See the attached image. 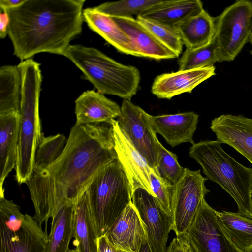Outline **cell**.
I'll return each instance as SVG.
<instances>
[{"label":"cell","instance_id":"6da1fadb","mask_svg":"<svg viewBox=\"0 0 252 252\" xmlns=\"http://www.w3.org/2000/svg\"><path fill=\"white\" fill-rule=\"evenodd\" d=\"M117 160L111 124L76 123L58 159L33 171L26 183L34 219L46 227L64 206L76 202L99 171Z\"/></svg>","mask_w":252,"mask_h":252},{"label":"cell","instance_id":"7a4b0ae2","mask_svg":"<svg viewBox=\"0 0 252 252\" xmlns=\"http://www.w3.org/2000/svg\"><path fill=\"white\" fill-rule=\"evenodd\" d=\"M84 0H26L8 9L14 54L23 61L46 52L63 55L80 34Z\"/></svg>","mask_w":252,"mask_h":252},{"label":"cell","instance_id":"3957f363","mask_svg":"<svg viewBox=\"0 0 252 252\" xmlns=\"http://www.w3.org/2000/svg\"><path fill=\"white\" fill-rule=\"evenodd\" d=\"M189 156L200 165L207 180L219 185L232 197L239 214L252 218V168L235 160L217 140L195 143L190 147Z\"/></svg>","mask_w":252,"mask_h":252},{"label":"cell","instance_id":"277c9868","mask_svg":"<svg viewBox=\"0 0 252 252\" xmlns=\"http://www.w3.org/2000/svg\"><path fill=\"white\" fill-rule=\"evenodd\" d=\"M21 75L22 93L17 158L15 178L22 184L31 177L38 143L43 135L39 112V96L42 82L40 64L32 59L17 65Z\"/></svg>","mask_w":252,"mask_h":252},{"label":"cell","instance_id":"5b68a950","mask_svg":"<svg viewBox=\"0 0 252 252\" xmlns=\"http://www.w3.org/2000/svg\"><path fill=\"white\" fill-rule=\"evenodd\" d=\"M64 56L69 59L103 94L130 100L138 90L139 70L122 64L98 49L81 45H70Z\"/></svg>","mask_w":252,"mask_h":252},{"label":"cell","instance_id":"8992f818","mask_svg":"<svg viewBox=\"0 0 252 252\" xmlns=\"http://www.w3.org/2000/svg\"><path fill=\"white\" fill-rule=\"evenodd\" d=\"M98 237L105 235L131 202L129 181L118 160L102 168L86 190Z\"/></svg>","mask_w":252,"mask_h":252},{"label":"cell","instance_id":"52a82bcc","mask_svg":"<svg viewBox=\"0 0 252 252\" xmlns=\"http://www.w3.org/2000/svg\"><path fill=\"white\" fill-rule=\"evenodd\" d=\"M218 62L234 60L252 32V1L238 0L213 17Z\"/></svg>","mask_w":252,"mask_h":252},{"label":"cell","instance_id":"ba28073f","mask_svg":"<svg viewBox=\"0 0 252 252\" xmlns=\"http://www.w3.org/2000/svg\"><path fill=\"white\" fill-rule=\"evenodd\" d=\"M200 169L185 168L184 176L174 186L172 209V230L176 236L185 233L191 224L205 195L210 190L205 186L207 179Z\"/></svg>","mask_w":252,"mask_h":252},{"label":"cell","instance_id":"9c48e42d","mask_svg":"<svg viewBox=\"0 0 252 252\" xmlns=\"http://www.w3.org/2000/svg\"><path fill=\"white\" fill-rule=\"evenodd\" d=\"M149 114L130 100L123 99L119 126L132 144L154 170L158 156V140L149 119Z\"/></svg>","mask_w":252,"mask_h":252},{"label":"cell","instance_id":"30bf717a","mask_svg":"<svg viewBox=\"0 0 252 252\" xmlns=\"http://www.w3.org/2000/svg\"><path fill=\"white\" fill-rule=\"evenodd\" d=\"M194 252H243L223 230L217 211L204 199L186 232Z\"/></svg>","mask_w":252,"mask_h":252},{"label":"cell","instance_id":"8fae6325","mask_svg":"<svg viewBox=\"0 0 252 252\" xmlns=\"http://www.w3.org/2000/svg\"><path fill=\"white\" fill-rule=\"evenodd\" d=\"M131 202L145 226L147 241L152 252H165L173 217L163 210L156 197L142 188L132 194Z\"/></svg>","mask_w":252,"mask_h":252},{"label":"cell","instance_id":"7c38bea8","mask_svg":"<svg viewBox=\"0 0 252 252\" xmlns=\"http://www.w3.org/2000/svg\"><path fill=\"white\" fill-rule=\"evenodd\" d=\"M112 125L118 160L129 181L132 193L136 189L142 188L156 197L150 181L152 168L121 129L117 120Z\"/></svg>","mask_w":252,"mask_h":252},{"label":"cell","instance_id":"4fadbf2b","mask_svg":"<svg viewBox=\"0 0 252 252\" xmlns=\"http://www.w3.org/2000/svg\"><path fill=\"white\" fill-rule=\"evenodd\" d=\"M210 129L218 141L233 148L252 164V119L223 114L211 121Z\"/></svg>","mask_w":252,"mask_h":252},{"label":"cell","instance_id":"5bb4252c","mask_svg":"<svg viewBox=\"0 0 252 252\" xmlns=\"http://www.w3.org/2000/svg\"><path fill=\"white\" fill-rule=\"evenodd\" d=\"M48 241L46 229L27 214L17 230L0 225V252H46Z\"/></svg>","mask_w":252,"mask_h":252},{"label":"cell","instance_id":"9a60e30c","mask_svg":"<svg viewBox=\"0 0 252 252\" xmlns=\"http://www.w3.org/2000/svg\"><path fill=\"white\" fill-rule=\"evenodd\" d=\"M115 247L127 252H139L147 240L145 226L132 202L105 235Z\"/></svg>","mask_w":252,"mask_h":252},{"label":"cell","instance_id":"2e32d148","mask_svg":"<svg viewBox=\"0 0 252 252\" xmlns=\"http://www.w3.org/2000/svg\"><path fill=\"white\" fill-rule=\"evenodd\" d=\"M215 74L214 66L163 73L157 76L151 88L159 98L170 99L185 93H191L198 85Z\"/></svg>","mask_w":252,"mask_h":252},{"label":"cell","instance_id":"e0dca14e","mask_svg":"<svg viewBox=\"0 0 252 252\" xmlns=\"http://www.w3.org/2000/svg\"><path fill=\"white\" fill-rule=\"evenodd\" d=\"M150 124L156 133L174 147L183 143L194 144L193 137L197 128L199 115L194 112L152 116L149 115Z\"/></svg>","mask_w":252,"mask_h":252},{"label":"cell","instance_id":"ac0fdd59","mask_svg":"<svg viewBox=\"0 0 252 252\" xmlns=\"http://www.w3.org/2000/svg\"><path fill=\"white\" fill-rule=\"evenodd\" d=\"M76 123H109L121 114V107L104 94L94 90L84 92L75 100Z\"/></svg>","mask_w":252,"mask_h":252},{"label":"cell","instance_id":"d6986e66","mask_svg":"<svg viewBox=\"0 0 252 252\" xmlns=\"http://www.w3.org/2000/svg\"><path fill=\"white\" fill-rule=\"evenodd\" d=\"M19 125L20 113L0 115V197L4 196L6 178L16 166Z\"/></svg>","mask_w":252,"mask_h":252},{"label":"cell","instance_id":"ffe728a7","mask_svg":"<svg viewBox=\"0 0 252 252\" xmlns=\"http://www.w3.org/2000/svg\"><path fill=\"white\" fill-rule=\"evenodd\" d=\"M83 16L84 20L92 30L119 51L137 56L131 38L112 17L96 11L94 8L83 10Z\"/></svg>","mask_w":252,"mask_h":252},{"label":"cell","instance_id":"44dd1931","mask_svg":"<svg viewBox=\"0 0 252 252\" xmlns=\"http://www.w3.org/2000/svg\"><path fill=\"white\" fill-rule=\"evenodd\" d=\"M111 17L131 38L136 49L138 57L155 60L178 57L159 42L136 19L133 17Z\"/></svg>","mask_w":252,"mask_h":252},{"label":"cell","instance_id":"7402d4cb","mask_svg":"<svg viewBox=\"0 0 252 252\" xmlns=\"http://www.w3.org/2000/svg\"><path fill=\"white\" fill-rule=\"evenodd\" d=\"M203 10L199 0H162L138 16L174 28Z\"/></svg>","mask_w":252,"mask_h":252},{"label":"cell","instance_id":"603a6c76","mask_svg":"<svg viewBox=\"0 0 252 252\" xmlns=\"http://www.w3.org/2000/svg\"><path fill=\"white\" fill-rule=\"evenodd\" d=\"M73 241L78 252H98V236L86 191L75 203L73 216Z\"/></svg>","mask_w":252,"mask_h":252},{"label":"cell","instance_id":"cb8c5ba5","mask_svg":"<svg viewBox=\"0 0 252 252\" xmlns=\"http://www.w3.org/2000/svg\"><path fill=\"white\" fill-rule=\"evenodd\" d=\"M186 49H196L209 43L215 33L214 22L204 9L174 27Z\"/></svg>","mask_w":252,"mask_h":252},{"label":"cell","instance_id":"d4e9b609","mask_svg":"<svg viewBox=\"0 0 252 252\" xmlns=\"http://www.w3.org/2000/svg\"><path fill=\"white\" fill-rule=\"evenodd\" d=\"M21 75L18 66L4 65L0 69V115L20 113Z\"/></svg>","mask_w":252,"mask_h":252},{"label":"cell","instance_id":"484cf974","mask_svg":"<svg viewBox=\"0 0 252 252\" xmlns=\"http://www.w3.org/2000/svg\"><path fill=\"white\" fill-rule=\"evenodd\" d=\"M75 203L64 206L51 220L46 252H67L73 238V216Z\"/></svg>","mask_w":252,"mask_h":252},{"label":"cell","instance_id":"4316f807","mask_svg":"<svg viewBox=\"0 0 252 252\" xmlns=\"http://www.w3.org/2000/svg\"><path fill=\"white\" fill-rule=\"evenodd\" d=\"M219 220L232 242L243 252L252 251V220L238 213L217 211Z\"/></svg>","mask_w":252,"mask_h":252},{"label":"cell","instance_id":"83f0119b","mask_svg":"<svg viewBox=\"0 0 252 252\" xmlns=\"http://www.w3.org/2000/svg\"><path fill=\"white\" fill-rule=\"evenodd\" d=\"M67 142L63 134L48 137L42 135L35 151L33 171L45 170L54 163L63 153Z\"/></svg>","mask_w":252,"mask_h":252},{"label":"cell","instance_id":"f1b7e54d","mask_svg":"<svg viewBox=\"0 0 252 252\" xmlns=\"http://www.w3.org/2000/svg\"><path fill=\"white\" fill-rule=\"evenodd\" d=\"M162 0H124L103 3L94 7L97 11L112 17H132L159 3Z\"/></svg>","mask_w":252,"mask_h":252},{"label":"cell","instance_id":"f546056e","mask_svg":"<svg viewBox=\"0 0 252 252\" xmlns=\"http://www.w3.org/2000/svg\"><path fill=\"white\" fill-rule=\"evenodd\" d=\"M158 156L154 171L167 185L175 186L182 179L185 172L178 161V157L167 150L158 141Z\"/></svg>","mask_w":252,"mask_h":252},{"label":"cell","instance_id":"4dcf8cb0","mask_svg":"<svg viewBox=\"0 0 252 252\" xmlns=\"http://www.w3.org/2000/svg\"><path fill=\"white\" fill-rule=\"evenodd\" d=\"M216 62H218L217 46L213 38L203 47L193 50L186 49L179 60V70L212 67Z\"/></svg>","mask_w":252,"mask_h":252},{"label":"cell","instance_id":"1f68e13d","mask_svg":"<svg viewBox=\"0 0 252 252\" xmlns=\"http://www.w3.org/2000/svg\"><path fill=\"white\" fill-rule=\"evenodd\" d=\"M137 20L159 42L177 57L181 54L183 43L175 28L137 16Z\"/></svg>","mask_w":252,"mask_h":252},{"label":"cell","instance_id":"d6a6232c","mask_svg":"<svg viewBox=\"0 0 252 252\" xmlns=\"http://www.w3.org/2000/svg\"><path fill=\"white\" fill-rule=\"evenodd\" d=\"M150 181L152 190L158 201L166 213L172 216V201L174 186L165 184L152 169L150 173Z\"/></svg>","mask_w":252,"mask_h":252},{"label":"cell","instance_id":"836d02e7","mask_svg":"<svg viewBox=\"0 0 252 252\" xmlns=\"http://www.w3.org/2000/svg\"><path fill=\"white\" fill-rule=\"evenodd\" d=\"M165 252H194L186 233L176 236L166 248Z\"/></svg>","mask_w":252,"mask_h":252},{"label":"cell","instance_id":"e575fe53","mask_svg":"<svg viewBox=\"0 0 252 252\" xmlns=\"http://www.w3.org/2000/svg\"><path fill=\"white\" fill-rule=\"evenodd\" d=\"M97 244L98 252H127L113 246L105 235L98 237Z\"/></svg>","mask_w":252,"mask_h":252},{"label":"cell","instance_id":"d590c367","mask_svg":"<svg viewBox=\"0 0 252 252\" xmlns=\"http://www.w3.org/2000/svg\"><path fill=\"white\" fill-rule=\"evenodd\" d=\"M9 18L7 13L3 11L0 14V38H4L8 35Z\"/></svg>","mask_w":252,"mask_h":252},{"label":"cell","instance_id":"8d00e7d4","mask_svg":"<svg viewBox=\"0 0 252 252\" xmlns=\"http://www.w3.org/2000/svg\"><path fill=\"white\" fill-rule=\"evenodd\" d=\"M26 0H0V7L1 10H5L17 7L22 4Z\"/></svg>","mask_w":252,"mask_h":252},{"label":"cell","instance_id":"74e56055","mask_svg":"<svg viewBox=\"0 0 252 252\" xmlns=\"http://www.w3.org/2000/svg\"><path fill=\"white\" fill-rule=\"evenodd\" d=\"M139 252H152L147 240L143 244Z\"/></svg>","mask_w":252,"mask_h":252},{"label":"cell","instance_id":"f35d334b","mask_svg":"<svg viewBox=\"0 0 252 252\" xmlns=\"http://www.w3.org/2000/svg\"><path fill=\"white\" fill-rule=\"evenodd\" d=\"M249 42H250V44L251 45V47H252V49L250 50V53L252 55V32L251 34L250 35V38H249Z\"/></svg>","mask_w":252,"mask_h":252},{"label":"cell","instance_id":"ab89813d","mask_svg":"<svg viewBox=\"0 0 252 252\" xmlns=\"http://www.w3.org/2000/svg\"><path fill=\"white\" fill-rule=\"evenodd\" d=\"M67 252H78L75 249H69Z\"/></svg>","mask_w":252,"mask_h":252},{"label":"cell","instance_id":"60d3db41","mask_svg":"<svg viewBox=\"0 0 252 252\" xmlns=\"http://www.w3.org/2000/svg\"><path fill=\"white\" fill-rule=\"evenodd\" d=\"M250 196H251V201H252V189L251 191Z\"/></svg>","mask_w":252,"mask_h":252}]
</instances>
